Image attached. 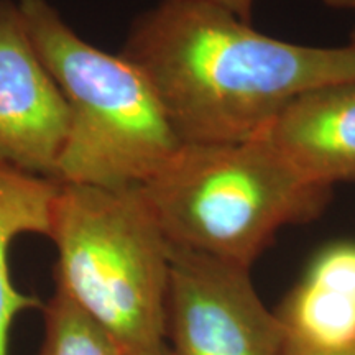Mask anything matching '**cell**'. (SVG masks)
Listing matches in <instances>:
<instances>
[{"label": "cell", "instance_id": "obj_1", "mask_svg": "<svg viewBox=\"0 0 355 355\" xmlns=\"http://www.w3.org/2000/svg\"><path fill=\"white\" fill-rule=\"evenodd\" d=\"M123 58L152 84L183 145L254 139L288 104L355 79V46H308L202 0H159L132 21Z\"/></svg>", "mask_w": 355, "mask_h": 355}, {"label": "cell", "instance_id": "obj_2", "mask_svg": "<svg viewBox=\"0 0 355 355\" xmlns=\"http://www.w3.org/2000/svg\"><path fill=\"white\" fill-rule=\"evenodd\" d=\"M48 239L55 288L117 345L122 355L166 347L170 243L139 186L58 183Z\"/></svg>", "mask_w": 355, "mask_h": 355}, {"label": "cell", "instance_id": "obj_3", "mask_svg": "<svg viewBox=\"0 0 355 355\" xmlns=\"http://www.w3.org/2000/svg\"><path fill=\"white\" fill-rule=\"evenodd\" d=\"M140 189L170 245L250 270L279 230L321 216L332 191L298 175L260 133L181 145Z\"/></svg>", "mask_w": 355, "mask_h": 355}, {"label": "cell", "instance_id": "obj_4", "mask_svg": "<svg viewBox=\"0 0 355 355\" xmlns=\"http://www.w3.org/2000/svg\"><path fill=\"white\" fill-rule=\"evenodd\" d=\"M19 7L68 105L56 183L127 188L157 175L183 144L145 74L79 37L50 0H19Z\"/></svg>", "mask_w": 355, "mask_h": 355}, {"label": "cell", "instance_id": "obj_5", "mask_svg": "<svg viewBox=\"0 0 355 355\" xmlns=\"http://www.w3.org/2000/svg\"><path fill=\"white\" fill-rule=\"evenodd\" d=\"M285 327L250 268L170 245L166 345L173 355H283Z\"/></svg>", "mask_w": 355, "mask_h": 355}, {"label": "cell", "instance_id": "obj_6", "mask_svg": "<svg viewBox=\"0 0 355 355\" xmlns=\"http://www.w3.org/2000/svg\"><path fill=\"white\" fill-rule=\"evenodd\" d=\"M68 128V105L19 2L0 0V165L56 181Z\"/></svg>", "mask_w": 355, "mask_h": 355}, {"label": "cell", "instance_id": "obj_7", "mask_svg": "<svg viewBox=\"0 0 355 355\" xmlns=\"http://www.w3.org/2000/svg\"><path fill=\"white\" fill-rule=\"evenodd\" d=\"M260 135L309 183L355 181V79L298 96Z\"/></svg>", "mask_w": 355, "mask_h": 355}, {"label": "cell", "instance_id": "obj_8", "mask_svg": "<svg viewBox=\"0 0 355 355\" xmlns=\"http://www.w3.org/2000/svg\"><path fill=\"white\" fill-rule=\"evenodd\" d=\"M277 314L286 343L337 347L355 340V243L322 250Z\"/></svg>", "mask_w": 355, "mask_h": 355}, {"label": "cell", "instance_id": "obj_9", "mask_svg": "<svg viewBox=\"0 0 355 355\" xmlns=\"http://www.w3.org/2000/svg\"><path fill=\"white\" fill-rule=\"evenodd\" d=\"M56 181L0 165V295L12 285L8 254L21 235L48 237Z\"/></svg>", "mask_w": 355, "mask_h": 355}, {"label": "cell", "instance_id": "obj_10", "mask_svg": "<svg viewBox=\"0 0 355 355\" xmlns=\"http://www.w3.org/2000/svg\"><path fill=\"white\" fill-rule=\"evenodd\" d=\"M42 309L44 336L37 355H122L110 337L56 288Z\"/></svg>", "mask_w": 355, "mask_h": 355}, {"label": "cell", "instance_id": "obj_11", "mask_svg": "<svg viewBox=\"0 0 355 355\" xmlns=\"http://www.w3.org/2000/svg\"><path fill=\"white\" fill-rule=\"evenodd\" d=\"M283 355H355V340L337 347H308V345L285 343Z\"/></svg>", "mask_w": 355, "mask_h": 355}, {"label": "cell", "instance_id": "obj_12", "mask_svg": "<svg viewBox=\"0 0 355 355\" xmlns=\"http://www.w3.org/2000/svg\"><path fill=\"white\" fill-rule=\"evenodd\" d=\"M202 2L225 8V10L232 12L234 15H237L239 19L250 21L255 0H202Z\"/></svg>", "mask_w": 355, "mask_h": 355}, {"label": "cell", "instance_id": "obj_13", "mask_svg": "<svg viewBox=\"0 0 355 355\" xmlns=\"http://www.w3.org/2000/svg\"><path fill=\"white\" fill-rule=\"evenodd\" d=\"M327 7L339 10H355V0H322Z\"/></svg>", "mask_w": 355, "mask_h": 355}, {"label": "cell", "instance_id": "obj_14", "mask_svg": "<svg viewBox=\"0 0 355 355\" xmlns=\"http://www.w3.org/2000/svg\"><path fill=\"white\" fill-rule=\"evenodd\" d=\"M153 355H173V354H171V350H170V349H168V345H166V347H165V349H162V350H159V352H157V354H153Z\"/></svg>", "mask_w": 355, "mask_h": 355}, {"label": "cell", "instance_id": "obj_15", "mask_svg": "<svg viewBox=\"0 0 355 355\" xmlns=\"http://www.w3.org/2000/svg\"><path fill=\"white\" fill-rule=\"evenodd\" d=\"M350 43H352L354 46H355V32H354V35H352V40H350Z\"/></svg>", "mask_w": 355, "mask_h": 355}]
</instances>
